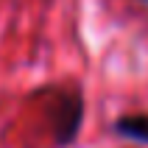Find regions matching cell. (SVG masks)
Wrapping results in <instances>:
<instances>
[{"mask_svg": "<svg viewBox=\"0 0 148 148\" xmlns=\"http://www.w3.org/2000/svg\"><path fill=\"white\" fill-rule=\"evenodd\" d=\"M115 132L120 137H129V140L145 143L148 145V115H126L115 123Z\"/></svg>", "mask_w": 148, "mask_h": 148, "instance_id": "2", "label": "cell"}, {"mask_svg": "<svg viewBox=\"0 0 148 148\" xmlns=\"http://www.w3.org/2000/svg\"><path fill=\"white\" fill-rule=\"evenodd\" d=\"M143 3H148V0H143Z\"/></svg>", "mask_w": 148, "mask_h": 148, "instance_id": "3", "label": "cell"}, {"mask_svg": "<svg viewBox=\"0 0 148 148\" xmlns=\"http://www.w3.org/2000/svg\"><path fill=\"white\" fill-rule=\"evenodd\" d=\"M81 120H84L81 95L78 92H59L53 106H50V126H53L59 145H67V143L75 140V134L81 129Z\"/></svg>", "mask_w": 148, "mask_h": 148, "instance_id": "1", "label": "cell"}]
</instances>
